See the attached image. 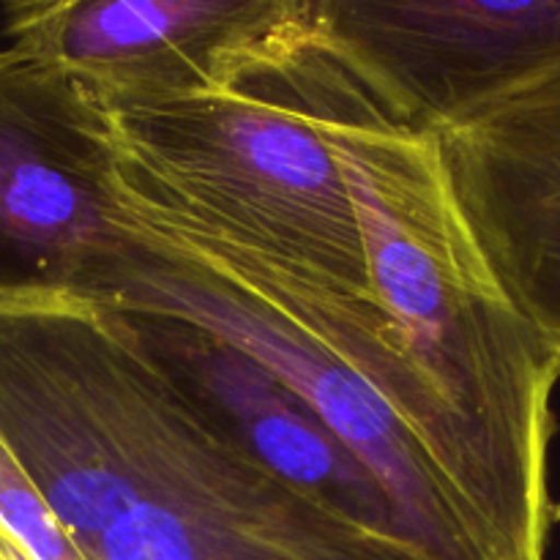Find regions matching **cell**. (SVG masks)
Here are the masks:
<instances>
[{
	"label": "cell",
	"instance_id": "6da1fadb",
	"mask_svg": "<svg viewBox=\"0 0 560 560\" xmlns=\"http://www.w3.org/2000/svg\"><path fill=\"white\" fill-rule=\"evenodd\" d=\"M0 441L85 560H432L257 463L98 295L0 293Z\"/></svg>",
	"mask_w": 560,
	"mask_h": 560
},
{
	"label": "cell",
	"instance_id": "7a4b0ae2",
	"mask_svg": "<svg viewBox=\"0 0 560 560\" xmlns=\"http://www.w3.org/2000/svg\"><path fill=\"white\" fill-rule=\"evenodd\" d=\"M364 235L372 299L446 413L459 501L490 560H547L560 364L457 206L435 131L392 118L337 60L323 113Z\"/></svg>",
	"mask_w": 560,
	"mask_h": 560
},
{
	"label": "cell",
	"instance_id": "3957f363",
	"mask_svg": "<svg viewBox=\"0 0 560 560\" xmlns=\"http://www.w3.org/2000/svg\"><path fill=\"white\" fill-rule=\"evenodd\" d=\"M115 191L131 246L98 299L175 312L260 359L359 454L427 558L490 560L459 501L452 424L375 299L145 195L118 167Z\"/></svg>",
	"mask_w": 560,
	"mask_h": 560
},
{
	"label": "cell",
	"instance_id": "277c9868",
	"mask_svg": "<svg viewBox=\"0 0 560 560\" xmlns=\"http://www.w3.org/2000/svg\"><path fill=\"white\" fill-rule=\"evenodd\" d=\"M337 58L312 27L219 91L107 109L118 170L145 195L366 295L364 235L323 126Z\"/></svg>",
	"mask_w": 560,
	"mask_h": 560
},
{
	"label": "cell",
	"instance_id": "5b68a950",
	"mask_svg": "<svg viewBox=\"0 0 560 560\" xmlns=\"http://www.w3.org/2000/svg\"><path fill=\"white\" fill-rule=\"evenodd\" d=\"M107 109L55 66L0 49V293L102 295L131 241Z\"/></svg>",
	"mask_w": 560,
	"mask_h": 560
},
{
	"label": "cell",
	"instance_id": "8992f818",
	"mask_svg": "<svg viewBox=\"0 0 560 560\" xmlns=\"http://www.w3.org/2000/svg\"><path fill=\"white\" fill-rule=\"evenodd\" d=\"M0 11L11 47L104 109L219 91L312 27V0H0Z\"/></svg>",
	"mask_w": 560,
	"mask_h": 560
},
{
	"label": "cell",
	"instance_id": "52a82bcc",
	"mask_svg": "<svg viewBox=\"0 0 560 560\" xmlns=\"http://www.w3.org/2000/svg\"><path fill=\"white\" fill-rule=\"evenodd\" d=\"M312 31L392 118L435 131L560 60V0H312Z\"/></svg>",
	"mask_w": 560,
	"mask_h": 560
},
{
	"label": "cell",
	"instance_id": "ba28073f",
	"mask_svg": "<svg viewBox=\"0 0 560 560\" xmlns=\"http://www.w3.org/2000/svg\"><path fill=\"white\" fill-rule=\"evenodd\" d=\"M109 304L118 306L164 375L257 463L353 523L413 545L392 498L359 454L260 359L175 312Z\"/></svg>",
	"mask_w": 560,
	"mask_h": 560
},
{
	"label": "cell",
	"instance_id": "9c48e42d",
	"mask_svg": "<svg viewBox=\"0 0 560 560\" xmlns=\"http://www.w3.org/2000/svg\"><path fill=\"white\" fill-rule=\"evenodd\" d=\"M435 135L476 244L560 364V113L528 77Z\"/></svg>",
	"mask_w": 560,
	"mask_h": 560
},
{
	"label": "cell",
	"instance_id": "30bf717a",
	"mask_svg": "<svg viewBox=\"0 0 560 560\" xmlns=\"http://www.w3.org/2000/svg\"><path fill=\"white\" fill-rule=\"evenodd\" d=\"M0 525L33 560H85L0 441Z\"/></svg>",
	"mask_w": 560,
	"mask_h": 560
},
{
	"label": "cell",
	"instance_id": "8fae6325",
	"mask_svg": "<svg viewBox=\"0 0 560 560\" xmlns=\"http://www.w3.org/2000/svg\"><path fill=\"white\" fill-rule=\"evenodd\" d=\"M0 560H33L20 545H16L14 536H11L3 525H0Z\"/></svg>",
	"mask_w": 560,
	"mask_h": 560
}]
</instances>
